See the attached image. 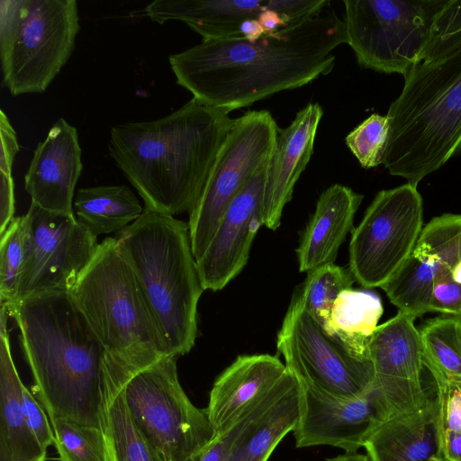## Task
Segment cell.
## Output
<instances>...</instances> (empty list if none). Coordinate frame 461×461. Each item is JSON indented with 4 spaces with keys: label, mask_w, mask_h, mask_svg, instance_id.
<instances>
[{
    "label": "cell",
    "mask_w": 461,
    "mask_h": 461,
    "mask_svg": "<svg viewBox=\"0 0 461 461\" xmlns=\"http://www.w3.org/2000/svg\"><path fill=\"white\" fill-rule=\"evenodd\" d=\"M344 43V20L328 5L254 41H203L170 55L169 64L177 85L200 103L229 113L328 75L335 66L333 51Z\"/></svg>",
    "instance_id": "6da1fadb"
},
{
    "label": "cell",
    "mask_w": 461,
    "mask_h": 461,
    "mask_svg": "<svg viewBox=\"0 0 461 461\" xmlns=\"http://www.w3.org/2000/svg\"><path fill=\"white\" fill-rule=\"evenodd\" d=\"M5 303L20 330L33 395L50 420L104 429V387L113 359L70 294L50 292Z\"/></svg>",
    "instance_id": "7a4b0ae2"
},
{
    "label": "cell",
    "mask_w": 461,
    "mask_h": 461,
    "mask_svg": "<svg viewBox=\"0 0 461 461\" xmlns=\"http://www.w3.org/2000/svg\"><path fill=\"white\" fill-rule=\"evenodd\" d=\"M234 121L193 97L160 119L113 126L109 154L145 209L170 216L190 213Z\"/></svg>",
    "instance_id": "3957f363"
},
{
    "label": "cell",
    "mask_w": 461,
    "mask_h": 461,
    "mask_svg": "<svg viewBox=\"0 0 461 461\" xmlns=\"http://www.w3.org/2000/svg\"><path fill=\"white\" fill-rule=\"evenodd\" d=\"M389 106L383 159L413 185L461 150V28L436 23L432 38Z\"/></svg>",
    "instance_id": "277c9868"
},
{
    "label": "cell",
    "mask_w": 461,
    "mask_h": 461,
    "mask_svg": "<svg viewBox=\"0 0 461 461\" xmlns=\"http://www.w3.org/2000/svg\"><path fill=\"white\" fill-rule=\"evenodd\" d=\"M176 357L188 353L197 336V305L204 291L193 254L188 223L144 209L115 233Z\"/></svg>",
    "instance_id": "5b68a950"
},
{
    "label": "cell",
    "mask_w": 461,
    "mask_h": 461,
    "mask_svg": "<svg viewBox=\"0 0 461 461\" xmlns=\"http://www.w3.org/2000/svg\"><path fill=\"white\" fill-rule=\"evenodd\" d=\"M68 293L108 355L127 372L174 356L113 237L98 244Z\"/></svg>",
    "instance_id": "8992f818"
},
{
    "label": "cell",
    "mask_w": 461,
    "mask_h": 461,
    "mask_svg": "<svg viewBox=\"0 0 461 461\" xmlns=\"http://www.w3.org/2000/svg\"><path fill=\"white\" fill-rule=\"evenodd\" d=\"M79 29L76 0H1V68L12 95L43 93L70 58Z\"/></svg>",
    "instance_id": "52a82bcc"
},
{
    "label": "cell",
    "mask_w": 461,
    "mask_h": 461,
    "mask_svg": "<svg viewBox=\"0 0 461 461\" xmlns=\"http://www.w3.org/2000/svg\"><path fill=\"white\" fill-rule=\"evenodd\" d=\"M176 359L168 356L131 373L124 396L133 420L167 461H198L215 432L206 409L181 386Z\"/></svg>",
    "instance_id": "ba28073f"
},
{
    "label": "cell",
    "mask_w": 461,
    "mask_h": 461,
    "mask_svg": "<svg viewBox=\"0 0 461 461\" xmlns=\"http://www.w3.org/2000/svg\"><path fill=\"white\" fill-rule=\"evenodd\" d=\"M449 0H344L347 44L357 63L405 76L429 43Z\"/></svg>",
    "instance_id": "9c48e42d"
},
{
    "label": "cell",
    "mask_w": 461,
    "mask_h": 461,
    "mask_svg": "<svg viewBox=\"0 0 461 461\" xmlns=\"http://www.w3.org/2000/svg\"><path fill=\"white\" fill-rule=\"evenodd\" d=\"M278 129L266 110L249 111L235 119L201 197L189 213L190 240L196 261L209 246L231 202L260 167L270 160Z\"/></svg>",
    "instance_id": "30bf717a"
},
{
    "label": "cell",
    "mask_w": 461,
    "mask_h": 461,
    "mask_svg": "<svg viewBox=\"0 0 461 461\" xmlns=\"http://www.w3.org/2000/svg\"><path fill=\"white\" fill-rule=\"evenodd\" d=\"M422 223L417 185L406 183L378 192L352 230L348 269L355 281L381 288L412 253Z\"/></svg>",
    "instance_id": "8fae6325"
},
{
    "label": "cell",
    "mask_w": 461,
    "mask_h": 461,
    "mask_svg": "<svg viewBox=\"0 0 461 461\" xmlns=\"http://www.w3.org/2000/svg\"><path fill=\"white\" fill-rule=\"evenodd\" d=\"M276 348L297 380L339 398L360 396L373 388L371 360H361L329 335L303 308L296 292L277 334Z\"/></svg>",
    "instance_id": "7c38bea8"
},
{
    "label": "cell",
    "mask_w": 461,
    "mask_h": 461,
    "mask_svg": "<svg viewBox=\"0 0 461 461\" xmlns=\"http://www.w3.org/2000/svg\"><path fill=\"white\" fill-rule=\"evenodd\" d=\"M22 217L24 255L15 300L69 292L96 250V236L75 215L50 212L32 203Z\"/></svg>",
    "instance_id": "4fadbf2b"
},
{
    "label": "cell",
    "mask_w": 461,
    "mask_h": 461,
    "mask_svg": "<svg viewBox=\"0 0 461 461\" xmlns=\"http://www.w3.org/2000/svg\"><path fill=\"white\" fill-rule=\"evenodd\" d=\"M415 318L403 312L377 326L368 344L375 372L373 390L387 419L412 411L429 400L421 374L425 367ZM386 419V420H387Z\"/></svg>",
    "instance_id": "5bb4252c"
},
{
    "label": "cell",
    "mask_w": 461,
    "mask_h": 461,
    "mask_svg": "<svg viewBox=\"0 0 461 461\" xmlns=\"http://www.w3.org/2000/svg\"><path fill=\"white\" fill-rule=\"evenodd\" d=\"M299 384L300 411L293 431L297 447L331 446L357 453L387 419L373 388L360 396L339 398Z\"/></svg>",
    "instance_id": "9a60e30c"
},
{
    "label": "cell",
    "mask_w": 461,
    "mask_h": 461,
    "mask_svg": "<svg viewBox=\"0 0 461 461\" xmlns=\"http://www.w3.org/2000/svg\"><path fill=\"white\" fill-rule=\"evenodd\" d=\"M268 162L260 167L231 202L209 246L196 261L204 290H221L246 266L252 242L263 225V194Z\"/></svg>",
    "instance_id": "2e32d148"
},
{
    "label": "cell",
    "mask_w": 461,
    "mask_h": 461,
    "mask_svg": "<svg viewBox=\"0 0 461 461\" xmlns=\"http://www.w3.org/2000/svg\"><path fill=\"white\" fill-rule=\"evenodd\" d=\"M82 168L77 131L59 118L34 150L24 176V189L39 207L74 215V191Z\"/></svg>",
    "instance_id": "e0dca14e"
},
{
    "label": "cell",
    "mask_w": 461,
    "mask_h": 461,
    "mask_svg": "<svg viewBox=\"0 0 461 461\" xmlns=\"http://www.w3.org/2000/svg\"><path fill=\"white\" fill-rule=\"evenodd\" d=\"M323 111L318 103L300 110L291 124L278 129L274 153L267 164L263 194V225L276 230L294 185L313 153Z\"/></svg>",
    "instance_id": "ac0fdd59"
},
{
    "label": "cell",
    "mask_w": 461,
    "mask_h": 461,
    "mask_svg": "<svg viewBox=\"0 0 461 461\" xmlns=\"http://www.w3.org/2000/svg\"><path fill=\"white\" fill-rule=\"evenodd\" d=\"M363 447L370 461H447L438 393L421 407L383 421Z\"/></svg>",
    "instance_id": "d6986e66"
},
{
    "label": "cell",
    "mask_w": 461,
    "mask_h": 461,
    "mask_svg": "<svg viewBox=\"0 0 461 461\" xmlns=\"http://www.w3.org/2000/svg\"><path fill=\"white\" fill-rule=\"evenodd\" d=\"M286 371L276 356H239L215 379L210 391L206 411L215 436L265 395Z\"/></svg>",
    "instance_id": "ffe728a7"
},
{
    "label": "cell",
    "mask_w": 461,
    "mask_h": 461,
    "mask_svg": "<svg viewBox=\"0 0 461 461\" xmlns=\"http://www.w3.org/2000/svg\"><path fill=\"white\" fill-rule=\"evenodd\" d=\"M362 200V194L340 184L323 191L296 249L300 272L334 262L347 235L354 230V217Z\"/></svg>",
    "instance_id": "44dd1931"
},
{
    "label": "cell",
    "mask_w": 461,
    "mask_h": 461,
    "mask_svg": "<svg viewBox=\"0 0 461 461\" xmlns=\"http://www.w3.org/2000/svg\"><path fill=\"white\" fill-rule=\"evenodd\" d=\"M8 312L0 311V461H46L47 450L30 429L22 404L23 384L15 367L7 330Z\"/></svg>",
    "instance_id": "7402d4cb"
},
{
    "label": "cell",
    "mask_w": 461,
    "mask_h": 461,
    "mask_svg": "<svg viewBox=\"0 0 461 461\" xmlns=\"http://www.w3.org/2000/svg\"><path fill=\"white\" fill-rule=\"evenodd\" d=\"M266 9V0H156L139 14L164 23L178 20L203 37V41L242 38L240 26Z\"/></svg>",
    "instance_id": "603a6c76"
},
{
    "label": "cell",
    "mask_w": 461,
    "mask_h": 461,
    "mask_svg": "<svg viewBox=\"0 0 461 461\" xmlns=\"http://www.w3.org/2000/svg\"><path fill=\"white\" fill-rule=\"evenodd\" d=\"M128 375L112 364L104 387V431L112 461H167L141 432L126 403L123 382Z\"/></svg>",
    "instance_id": "cb8c5ba5"
},
{
    "label": "cell",
    "mask_w": 461,
    "mask_h": 461,
    "mask_svg": "<svg viewBox=\"0 0 461 461\" xmlns=\"http://www.w3.org/2000/svg\"><path fill=\"white\" fill-rule=\"evenodd\" d=\"M300 411V384L295 380L237 439L229 461H267L279 442L295 429Z\"/></svg>",
    "instance_id": "d4e9b609"
},
{
    "label": "cell",
    "mask_w": 461,
    "mask_h": 461,
    "mask_svg": "<svg viewBox=\"0 0 461 461\" xmlns=\"http://www.w3.org/2000/svg\"><path fill=\"white\" fill-rule=\"evenodd\" d=\"M383 312V304L377 295L346 289L333 303L325 331L355 357L371 360L368 344Z\"/></svg>",
    "instance_id": "484cf974"
},
{
    "label": "cell",
    "mask_w": 461,
    "mask_h": 461,
    "mask_svg": "<svg viewBox=\"0 0 461 461\" xmlns=\"http://www.w3.org/2000/svg\"><path fill=\"white\" fill-rule=\"evenodd\" d=\"M78 220L96 237L119 232L144 209L127 185H98L80 188L73 204Z\"/></svg>",
    "instance_id": "4316f807"
},
{
    "label": "cell",
    "mask_w": 461,
    "mask_h": 461,
    "mask_svg": "<svg viewBox=\"0 0 461 461\" xmlns=\"http://www.w3.org/2000/svg\"><path fill=\"white\" fill-rule=\"evenodd\" d=\"M419 331L424 366L437 390L461 379V317L442 315L429 319Z\"/></svg>",
    "instance_id": "83f0119b"
},
{
    "label": "cell",
    "mask_w": 461,
    "mask_h": 461,
    "mask_svg": "<svg viewBox=\"0 0 461 461\" xmlns=\"http://www.w3.org/2000/svg\"><path fill=\"white\" fill-rule=\"evenodd\" d=\"M438 263L413 253L381 288L398 311L415 319L431 312L435 275Z\"/></svg>",
    "instance_id": "f1b7e54d"
},
{
    "label": "cell",
    "mask_w": 461,
    "mask_h": 461,
    "mask_svg": "<svg viewBox=\"0 0 461 461\" xmlns=\"http://www.w3.org/2000/svg\"><path fill=\"white\" fill-rule=\"evenodd\" d=\"M355 282L349 269L329 263L307 273L298 294L303 308L325 330L333 303Z\"/></svg>",
    "instance_id": "f546056e"
},
{
    "label": "cell",
    "mask_w": 461,
    "mask_h": 461,
    "mask_svg": "<svg viewBox=\"0 0 461 461\" xmlns=\"http://www.w3.org/2000/svg\"><path fill=\"white\" fill-rule=\"evenodd\" d=\"M50 423L59 461H112L104 429L67 419Z\"/></svg>",
    "instance_id": "4dcf8cb0"
},
{
    "label": "cell",
    "mask_w": 461,
    "mask_h": 461,
    "mask_svg": "<svg viewBox=\"0 0 461 461\" xmlns=\"http://www.w3.org/2000/svg\"><path fill=\"white\" fill-rule=\"evenodd\" d=\"M461 214L444 213L422 228L412 253L453 269L459 261Z\"/></svg>",
    "instance_id": "1f68e13d"
},
{
    "label": "cell",
    "mask_w": 461,
    "mask_h": 461,
    "mask_svg": "<svg viewBox=\"0 0 461 461\" xmlns=\"http://www.w3.org/2000/svg\"><path fill=\"white\" fill-rule=\"evenodd\" d=\"M294 380L295 376L287 370L265 395L244 411L225 430L214 437L198 461H229L233 445L240 436L286 391Z\"/></svg>",
    "instance_id": "d6a6232c"
},
{
    "label": "cell",
    "mask_w": 461,
    "mask_h": 461,
    "mask_svg": "<svg viewBox=\"0 0 461 461\" xmlns=\"http://www.w3.org/2000/svg\"><path fill=\"white\" fill-rule=\"evenodd\" d=\"M389 120L386 115L373 113L345 138V142L363 168L383 164L388 139Z\"/></svg>",
    "instance_id": "836d02e7"
},
{
    "label": "cell",
    "mask_w": 461,
    "mask_h": 461,
    "mask_svg": "<svg viewBox=\"0 0 461 461\" xmlns=\"http://www.w3.org/2000/svg\"><path fill=\"white\" fill-rule=\"evenodd\" d=\"M23 217H14L0 235V298L10 303L16 299L23 262Z\"/></svg>",
    "instance_id": "e575fe53"
},
{
    "label": "cell",
    "mask_w": 461,
    "mask_h": 461,
    "mask_svg": "<svg viewBox=\"0 0 461 461\" xmlns=\"http://www.w3.org/2000/svg\"><path fill=\"white\" fill-rule=\"evenodd\" d=\"M430 308L443 315L461 317V285L453 280L451 270L440 264L435 275Z\"/></svg>",
    "instance_id": "d590c367"
},
{
    "label": "cell",
    "mask_w": 461,
    "mask_h": 461,
    "mask_svg": "<svg viewBox=\"0 0 461 461\" xmlns=\"http://www.w3.org/2000/svg\"><path fill=\"white\" fill-rule=\"evenodd\" d=\"M22 404L26 421L33 435L43 448L54 445V432L49 416L34 397L33 393L23 384Z\"/></svg>",
    "instance_id": "8d00e7d4"
},
{
    "label": "cell",
    "mask_w": 461,
    "mask_h": 461,
    "mask_svg": "<svg viewBox=\"0 0 461 461\" xmlns=\"http://www.w3.org/2000/svg\"><path fill=\"white\" fill-rule=\"evenodd\" d=\"M328 5L327 0H266V9L278 13L288 25L307 20Z\"/></svg>",
    "instance_id": "74e56055"
},
{
    "label": "cell",
    "mask_w": 461,
    "mask_h": 461,
    "mask_svg": "<svg viewBox=\"0 0 461 461\" xmlns=\"http://www.w3.org/2000/svg\"><path fill=\"white\" fill-rule=\"evenodd\" d=\"M442 405L444 431L461 434V391L452 383L437 390Z\"/></svg>",
    "instance_id": "f35d334b"
},
{
    "label": "cell",
    "mask_w": 461,
    "mask_h": 461,
    "mask_svg": "<svg viewBox=\"0 0 461 461\" xmlns=\"http://www.w3.org/2000/svg\"><path fill=\"white\" fill-rule=\"evenodd\" d=\"M0 173L12 174L13 163L19 151L17 135L5 113L0 111Z\"/></svg>",
    "instance_id": "ab89813d"
},
{
    "label": "cell",
    "mask_w": 461,
    "mask_h": 461,
    "mask_svg": "<svg viewBox=\"0 0 461 461\" xmlns=\"http://www.w3.org/2000/svg\"><path fill=\"white\" fill-rule=\"evenodd\" d=\"M14 218V183L12 174L0 173V235Z\"/></svg>",
    "instance_id": "60d3db41"
},
{
    "label": "cell",
    "mask_w": 461,
    "mask_h": 461,
    "mask_svg": "<svg viewBox=\"0 0 461 461\" xmlns=\"http://www.w3.org/2000/svg\"><path fill=\"white\" fill-rule=\"evenodd\" d=\"M258 21L267 34L275 33L282 28L289 26L278 13L268 9H265L258 15Z\"/></svg>",
    "instance_id": "b9f144b4"
},
{
    "label": "cell",
    "mask_w": 461,
    "mask_h": 461,
    "mask_svg": "<svg viewBox=\"0 0 461 461\" xmlns=\"http://www.w3.org/2000/svg\"><path fill=\"white\" fill-rule=\"evenodd\" d=\"M445 453L447 461H461V434L444 431Z\"/></svg>",
    "instance_id": "7bdbcfd3"
},
{
    "label": "cell",
    "mask_w": 461,
    "mask_h": 461,
    "mask_svg": "<svg viewBox=\"0 0 461 461\" xmlns=\"http://www.w3.org/2000/svg\"><path fill=\"white\" fill-rule=\"evenodd\" d=\"M240 32L243 39L254 41L267 34L256 18L245 20L240 26Z\"/></svg>",
    "instance_id": "ee69618b"
},
{
    "label": "cell",
    "mask_w": 461,
    "mask_h": 461,
    "mask_svg": "<svg viewBox=\"0 0 461 461\" xmlns=\"http://www.w3.org/2000/svg\"><path fill=\"white\" fill-rule=\"evenodd\" d=\"M327 461H370L366 455L353 453L343 454L335 457L329 458Z\"/></svg>",
    "instance_id": "f6af8a7d"
},
{
    "label": "cell",
    "mask_w": 461,
    "mask_h": 461,
    "mask_svg": "<svg viewBox=\"0 0 461 461\" xmlns=\"http://www.w3.org/2000/svg\"><path fill=\"white\" fill-rule=\"evenodd\" d=\"M451 276L455 282L461 285V259L455 265L451 270Z\"/></svg>",
    "instance_id": "bcb514c9"
},
{
    "label": "cell",
    "mask_w": 461,
    "mask_h": 461,
    "mask_svg": "<svg viewBox=\"0 0 461 461\" xmlns=\"http://www.w3.org/2000/svg\"><path fill=\"white\" fill-rule=\"evenodd\" d=\"M461 391V379L451 382Z\"/></svg>",
    "instance_id": "7dc6e473"
},
{
    "label": "cell",
    "mask_w": 461,
    "mask_h": 461,
    "mask_svg": "<svg viewBox=\"0 0 461 461\" xmlns=\"http://www.w3.org/2000/svg\"><path fill=\"white\" fill-rule=\"evenodd\" d=\"M461 259V240H460V248H459V260Z\"/></svg>",
    "instance_id": "c3c4849f"
}]
</instances>
